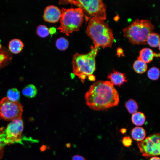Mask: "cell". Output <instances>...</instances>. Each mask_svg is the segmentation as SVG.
Masks as SVG:
<instances>
[{
	"instance_id": "cell-1",
	"label": "cell",
	"mask_w": 160,
	"mask_h": 160,
	"mask_svg": "<svg viewBox=\"0 0 160 160\" xmlns=\"http://www.w3.org/2000/svg\"><path fill=\"white\" fill-rule=\"evenodd\" d=\"M85 98L87 105L96 111L117 106L119 102L117 91L108 81H99L94 83L86 92Z\"/></svg>"
},
{
	"instance_id": "cell-2",
	"label": "cell",
	"mask_w": 160,
	"mask_h": 160,
	"mask_svg": "<svg viewBox=\"0 0 160 160\" xmlns=\"http://www.w3.org/2000/svg\"><path fill=\"white\" fill-rule=\"evenodd\" d=\"M99 47L92 45L90 50L86 54L76 53L72 60L73 73L84 83L85 79L93 73L96 69L95 58Z\"/></svg>"
},
{
	"instance_id": "cell-3",
	"label": "cell",
	"mask_w": 160,
	"mask_h": 160,
	"mask_svg": "<svg viewBox=\"0 0 160 160\" xmlns=\"http://www.w3.org/2000/svg\"><path fill=\"white\" fill-rule=\"evenodd\" d=\"M92 40L94 46L104 48L111 47L114 38L112 30L103 20L92 17L89 20L86 31Z\"/></svg>"
},
{
	"instance_id": "cell-4",
	"label": "cell",
	"mask_w": 160,
	"mask_h": 160,
	"mask_svg": "<svg viewBox=\"0 0 160 160\" xmlns=\"http://www.w3.org/2000/svg\"><path fill=\"white\" fill-rule=\"evenodd\" d=\"M154 29L150 20L137 19L124 28L123 32L124 36L133 44H145L148 36Z\"/></svg>"
},
{
	"instance_id": "cell-5",
	"label": "cell",
	"mask_w": 160,
	"mask_h": 160,
	"mask_svg": "<svg viewBox=\"0 0 160 160\" xmlns=\"http://www.w3.org/2000/svg\"><path fill=\"white\" fill-rule=\"evenodd\" d=\"M59 3L61 4H70L77 6L87 15L85 16L87 21L92 17L102 20L106 19V7L102 0H63L60 1Z\"/></svg>"
},
{
	"instance_id": "cell-6",
	"label": "cell",
	"mask_w": 160,
	"mask_h": 160,
	"mask_svg": "<svg viewBox=\"0 0 160 160\" xmlns=\"http://www.w3.org/2000/svg\"><path fill=\"white\" fill-rule=\"evenodd\" d=\"M61 11V25L57 29L68 36L70 33L79 31L84 21L82 9L78 7L63 8Z\"/></svg>"
},
{
	"instance_id": "cell-7",
	"label": "cell",
	"mask_w": 160,
	"mask_h": 160,
	"mask_svg": "<svg viewBox=\"0 0 160 160\" xmlns=\"http://www.w3.org/2000/svg\"><path fill=\"white\" fill-rule=\"evenodd\" d=\"M23 108L20 103L5 97L0 101V117L7 121L21 118Z\"/></svg>"
},
{
	"instance_id": "cell-8",
	"label": "cell",
	"mask_w": 160,
	"mask_h": 160,
	"mask_svg": "<svg viewBox=\"0 0 160 160\" xmlns=\"http://www.w3.org/2000/svg\"><path fill=\"white\" fill-rule=\"evenodd\" d=\"M160 134H153L137 143L142 156L147 158L160 155Z\"/></svg>"
},
{
	"instance_id": "cell-9",
	"label": "cell",
	"mask_w": 160,
	"mask_h": 160,
	"mask_svg": "<svg viewBox=\"0 0 160 160\" xmlns=\"http://www.w3.org/2000/svg\"><path fill=\"white\" fill-rule=\"evenodd\" d=\"M23 129V123L21 118L12 121L5 130L6 145L20 142Z\"/></svg>"
},
{
	"instance_id": "cell-10",
	"label": "cell",
	"mask_w": 160,
	"mask_h": 160,
	"mask_svg": "<svg viewBox=\"0 0 160 160\" xmlns=\"http://www.w3.org/2000/svg\"><path fill=\"white\" fill-rule=\"evenodd\" d=\"M61 16V11L60 9L56 6L51 5L46 8L43 17L46 22L54 23L59 20Z\"/></svg>"
},
{
	"instance_id": "cell-11",
	"label": "cell",
	"mask_w": 160,
	"mask_h": 160,
	"mask_svg": "<svg viewBox=\"0 0 160 160\" xmlns=\"http://www.w3.org/2000/svg\"><path fill=\"white\" fill-rule=\"evenodd\" d=\"M108 78L113 85L119 87L127 81L125 74L117 71H114L110 73Z\"/></svg>"
},
{
	"instance_id": "cell-12",
	"label": "cell",
	"mask_w": 160,
	"mask_h": 160,
	"mask_svg": "<svg viewBox=\"0 0 160 160\" xmlns=\"http://www.w3.org/2000/svg\"><path fill=\"white\" fill-rule=\"evenodd\" d=\"M155 57H159L160 54L153 52L149 48H144L140 51L138 60L148 63L151 62Z\"/></svg>"
},
{
	"instance_id": "cell-13",
	"label": "cell",
	"mask_w": 160,
	"mask_h": 160,
	"mask_svg": "<svg viewBox=\"0 0 160 160\" xmlns=\"http://www.w3.org/2000/svg\"><path fill=\"white\" fill-rule=\"evenodd\" d=\"M24 47L23 42L18 39H14L9 42V49L11 52L17 54L22 50Z\"/></svg>"
},
{
	"instance_id": "cell-14",
	"label": "cell",
	"mask_w": 160,
	"mask_h": 160,
	"mask_svg": "<svg viewBox=\"0 0 160 160\" xmlns=\"http://www.w3.org/2000/svg\"><path fill=\"white\" fill-rule=\"evenodd\" d=\"M132 138L137 141L143 140L146 136V132L144 129L142 127H136L133 128L131 133Z\"/></svg>"
},
{
	"instance_id": "cell-15",
	"label": "cell",
	"mask_w": 160,
	"mask_h": 160,
	"mask_svg": "<svg viewBox=\"0 0 160 160\" xmlns=\"http://www.w3.org/2000/svg\"><path fill=\"white\" fill-rule=\"evenodd\" d=\"M131 120L132 122L135 125L141 126L145 123L146 117L144 113L138 112L132 114Z\"/></svg>"
},
{
	"instance_id": "cell-16",
	"label": "cell",
	"mask_w": 160,
	"mask_h": 160,
	"mask_svg": "<svg viewBox=\"0 0 160 160\" xmlns=\"http://www.w3.org/2000/svg\"><path fill=\"white\" fill-rule=\"evenodd\" d=\"M37 92V90L36 87L32 84H30L26 86L22 91L23 95L29 98L35 97Z\"/></svg>"
},
{
	"instance_id": "cell-17",
	"label": "cell",
	"mask_w": 160,
	"mask_h": 160,
	"mask_svg": "<svg viewBox=\"0 0 160 160\" xmlns=\"http://www.w3.org/2000/svg\"><path fill=\"white\" fill-rule=\"evenodd\" d=\"M147 43L151 47H156L160 45V37L159 34L152 32L148 36Z\"/></svg>"
},
{
	"instance_id": "cell-18",
	"label": "cell",
	"mask_w": 160,
	"mask_h": 160,
	"mask_svg": "<svg viewBox=\"0 0 160 160\" xmlns=\"http://www.w3.org/2000/svg\"><path fill=\"white\" fill-rule=\"evenodd\" d=\"M133 68L135 71L137 73L142 74L145 72L147 68L146 63L141 60H136L133 65Z\"/></svg>"
},
{
	"instance_id": "cell-19",
	"label": "cell",
	"mask_w": 160,
	"mask_h": 160,
	"mask_svg": "<svg viewBox=\"0 0 160 160\" xmlns=\"http://www.w3.org/2000/svg\"><path fill=\"white\" fill-rule=\"evenodd\" d=\"M7 97L10 100L14 102H18L20 98V93L16 88L9 89L7 92Z\"/></svg>"
},
{
	"instance_id": "cell-20",
	"label": "cell",
	"mask_w": 160,
	"mask_h": 160,
	"mask_svg": "<svg viewBox=\"0 0 160 160\" xmlns=\"http://www.w3.org/2000/svg\"><path fill=\"white\" fill-rule=\"evenodd\" d=\"M125 106L128 112L131 114L137 112L138 108L137 103L132 99L128 100L126 103Z\"/></svg>"
},
{
	"instance_id": "cell-21",
	"label": "cell",
	"mask_w": 160,
	"mask_h": 160,
	"mask_svg": "<svg viewBox=\"0 0 160 160\" xmlns=\"http://www.w3.org/2000/svg\"><path fill=\"white\" fill-rule=\"evenodd\" d=\"M56 45L57 48L60 50L64 51L68 47L69 42L64 37H62L58 39L56 41Z\"/></svg>"
},
{
	"instance_id": "cell-22",
	"label": "cell",
	"mask_w": 160,
	"mask_h": 160,
	"mask_svg": "<svg viewBox=\"0 0 160 160\" xmlns=\"http://www.w3.org/2000/svg\"><path fill=\"white\" fill-rule=\"evenodd\" d=\"M159 69L156 67H153L148 71L147 75L148 77L153 80H158L159 76Z\"/></svg>"
},
{
	"instance_id": "cell-23",
	"label": "cell",
	"mask_w": 160,
	"mask_h": 160,
	"mask_svg": "<svg viewBox=\"0 0 160 160\" xmlns=\"http://www.w3.org/2000/svg\"><path fill=\"white\" fill-rule=\"evenodd\" d=\"M5 130L3 127L0 128V159L3 156L4 148L6 144L5 143Z\"/></svg>"
},
{
	"instance_id": "cell-24",
	"label": "cell",
	"mask_w": 160,
	"mask_h": 160,
	"mask_svg": "<svg viewBox=\"0 0 160 160\" xmlns=\"http://www.w3.org/2000/svg\"><path fill=\"white\" fill-rule=\"evenodd\" d=\"M36 32L37 35L41 38L46 37L49 34L48 28L45 25H40L37 27Z\"/></svg>"
},
{
	"instance_id": "cell-25",
	"label": "cell",
	"mask_w": 160,
	"mask_h": 160,
	"mask_svg": "<svg viewBox=\"0 0 160 160\" xmlns=\"http://www.w3.org/2000/svg\"><path fill=\"white\" fill-rule=\"evenodd\" d=\"M8 55H9V52L7 50L2 49L0 50V66L2 64L4 63L6 60L8 59L9 57Z\"/></svg>"
},
{
	"instance_id": "cell-26",
	"label": "cell",
	"mask_w": 160,
	"mask_h": 160,
	"mask_svg": "<svg viewBox=\"0 0 160 160\" xmlns=\"http://www.w3.org/2000/svg\"><path fill=\"white\" fill-rule=\"evenodd\" d=\"M122 143L125 147H129L132 145V140L129 137L126 136L123 138Z\"/></svg>"
},
{
	"instance_id": "cell-27",
	"label": "cell",
	"mask_w": 160,
	"mask_h": 160,
	"mask_svg": "<svg viewBox=\"0 0 160 160\" xmlns=\"http://www.w3.org/2000/svg\"><path fill=\"white\" fill-rule=\"evenodd\" d=\"M72 160H86L84 157L79 155H75L72 158Z\"/></svg>"
},
{
	"instance_id": "cell-28",
	"label": "cell",
	"mask_w": 160,
	"mask_h": 160,
	"mask_svg": "<svg viewBox=\"0 0 160 160\" xmlns=\"http://www.w3.org/2000/svg\"><path fill=\"white\" fill-rule=\"evenodd\" d=\"M49 33L51 34H53L56 31V30L55 28H51L49 29Z\"/></svg>"
},
{
	"instance_id": "cell-29",
	"label": "cell",
	"mask_w": 160,
	"mask_h": 160,
	"mask_svg": "<svg viewBox=\"0 0 160 160\" xmlns=\"http://www.w3.org/2000/svg\"><path fill=\"white\" fill-rule=\"evenodd\" d=\"M149 160H160V159L159 157L154 156L151 158Z\"/></svg>"
},
{
	"instance_id": "cell-30",
	"label": "cell",
	"mask_w": 160,
	"mask_h": 160,
	"mask_svg": "<svg viewBox=\"0 0 160 160\" xmlns=\"http://www.w3.org/2000/svg\"><path fill=\"white\" fill-rule=\"evenodd\" d=\"M120 131L122 134H124L126 132L127 130L125 128H122L120 129Z\"/></svg>"
},
{
	"instance_id": "cell-31",
	"label": "cell",
	"mask_w": 160,
	"mask_h": 160,
	"mask_svg": "<svg viewBox=\"0 0 160 160\" xmlns=\"http://www.w3.org/2000/svg\"><path fill=\"white\" fill-rule=\"evenodd\" d=\"M1 47H2L1 45V44H0V49H1Z\"/></svg>"
},
{
	"instance_id": "cell-32",
	"label": "cell",
	"mask_w": 160,
	"mask_h": 160,
	"mask_svg": "<svg viewBox=\"0 0 160 160\" xmlns=\"http://www.w3.org/2000/svg\"></svg>"
}]
</instances>
